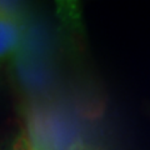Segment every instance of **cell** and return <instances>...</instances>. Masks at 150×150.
Listing matches in <instances>:
<instances>
[{"label": "cell", "mask_w": 150, "mask_h": 150, "mask_svg": "<svg viewBox=\"0 0 150 150\" xmlns=\"http://www.w3.org/2000/svg\"><path fill=\"white\" fill-rule=\"evenodd\" d=\"M8 150H38V149L35 146L34 142H33L29 131L24 128L19 131L16 137L13 139Z\"/></svg>", "instance_id": "obj_2"}, {"label": "cell", "mask_w": 150, "mask_h": 150, "mask_svg": "<svg viewBox=\"0 0 150 150\" xmlns=\"http://www.w3.org/2000/svg\"><path fill=\"white\" fill-rule=\"evenodd\" d=\"M25 36L23 16L13 9L0 5V68L20 51Z\"/></svg>", "instance_id": "obj_1"}]
</instances>
